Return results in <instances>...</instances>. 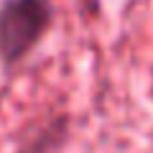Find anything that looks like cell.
Segmentation results:
<instances>
[{
  "label": "cell",
  "instance_id": "cell-1",
  "mask_svg": "<svg viewBox=\"0 0 153 153\" xmlns=\"http://www.w3.org/2000/svg\"><path fill=\"white\" fill-rule=\"evenodd\" d=\"M56 23L54 0H0V66L13 71L33 56Z\"/></svg>",
  "mask_w": 153,
  "mask_h": 153
}]
</instances>
